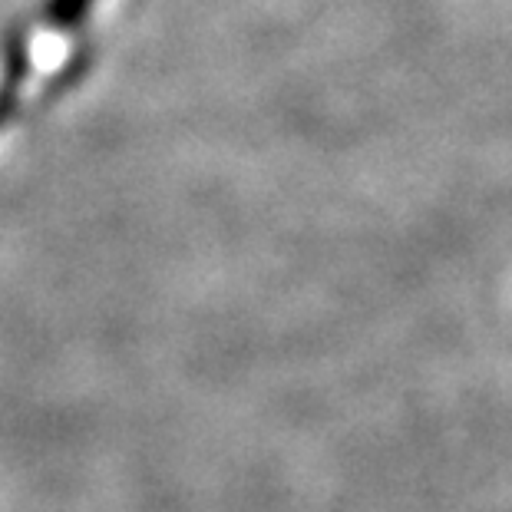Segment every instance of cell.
<instances>
[{"label":"cell","mask_w":512,"mask_h":512,"mask_svg":"<svg viewBox=\"0 0 512 512\" xmlns=\"http://www.w3.org/2000/svg\"><path fill=\"white\" fill-rule=\"evenodd\" d=\"M96 0H40L37 10L17 27L14 40L7 47V60L14 67L34 73L43 63V50L60 47L63 37H70L93 10Z\"/></svg>","instance_id":"6da1fadb"},{"label":"cell","mask_w":512,"mask_h":512,"mask_svg":"<svg viewBox=\"0 0 512 512\" xmlns=\"http://www.w3.org/2000/svg\"><path fill=\"white\" fill-rule=\"evenodd\" d=\"M24 83L27 80H20V76H14L10 73L7 76V83L0 86V133H4V126L10 123V119H14V113L20 110V100H24Z\"/></svg>","instance_id":"7a4b0ae2"}]
</instances>
